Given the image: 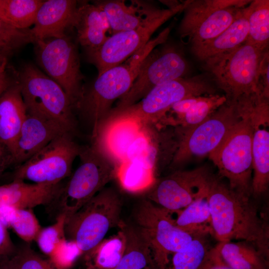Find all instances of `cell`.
I'll return each mask as SVG.
<instances>
[{
	"label": "cell",
	"instance_id": "cell-41",
	"mask_svg": "<svg viewBox=\"0 0 269 269\" xmlns=\"http://www.w3.org/2000/svg\"><path fill=\"white\" fill-rule=\"evenodd\" d=\"M16 249L17 247L10 238L7 226L0 219V257L11 256Z\"/></svg>",
	"mask_w": 269,
	"mask_h": 269
},
{
	"label": "cell",
	"instance_id": "cell-31",
	"mask_svg": "<svg viewBox=\"0 0 269 269\" xmlns=\"http://www.w3.org/2000/svg\"><path fill=\"white\" fill-rule=\"evenodd\" d=\"M115 178L122 189L132 194L146 192L157 179L153 169L138 160H128L119 164Z\"/></svg>",
	"mask_w": 269,
	"mask_h": 269
},
{
	"label": "cell",
	"instance_id": "cell-8",
	"mask_svg": "<svg viewBox=\"0 0 269 269\" xmlns=\"http://www.w3.org/2000/svg\"><path fill=\"white\" fill-rule=\"evenodd\" d=\"M133 216L134 225L148 243L158 269L164 268L171 254L184 249L198 237L179 229L172 212L147 199L138 203Z\"/></svg>",
	"mask_w": 269,
	"mask_h": 269
},
{
	"label": "cell",
	"instance_id": "cell-30",
	"mask_svg": "<svg viewBox=\"0 0 269 269\" xmlns=\"http://www.w3.org/2000/svg\"><path fill=\"white\" fill-rule=\"evenodd\" d=\"M207 194L182 209L173 212L176 215L175 217L173 216L174 222L177 227L195 236L212 235L211 213Z\"/></svg>",
	"mask_w": 269,
	"mask_h": 269
},
{
	"label": "cell",
	"instance_id": "cell-37",
	"mask_svg": "<svg viewBox=\"0 0 269 269\" xmlns=\"http://www.w3.org/2000/svg\"><path fill=\"white\" fill-rule=\"evenodd\" d=\"M33 43L29 29H18L0 19V55L9 57L29 43Z\"/></svg>",
	"mask_w": 269,
	"mask_h": 269
},
{
	"label": "cell",
	"instance_id": "cell-15",
	"mask_svg": "<svg viewBox=\"0 0 269 269\" xmlns=\"http://www.w3.org/2000/svg\"><path fill=\"white\" fill-rule=\"evenodd\" d=\"M215 91L205 76L183 77L154 87L139 101L120 110L155 123L176 103L191 97L213 95Z\"/></svg>",
	"mask_w": 269,
	"mask_h": 269
},
{
	"label": "cell",
	"instance_id": "cell-6",
	"mask_svg": "<svg viewBox=\"0 0 269 269\" xmlns=\"http://www.w3.org/2000/svg\"><path fill=\"white\" fill-rule=\"evenodd\" d=\"M80 164L51 204L70 216L116 178L118 165L91 144L81 146Z\"/></svg>",
	"mask_w": 269,
	"mask_h": 269
},
{
	"label": "cell",
	"instance_id": "cell-43",
	"mask_svg": "<svg viewBox=\"0 0 269 269\" xmlns=\"http://www.w3.org/2000/svg\"><path fill=\"white\" fill-rule=\"evenodd\" d=\"M10 163V154L6 147L0 142V176L6 166Z\"/></svg>",
	"mask_w": 269,
	"mask_h": 269
},
{
	"label": "cell",
	"instance_id": "cell-16",
	"mask_svg": "<svg viewBox=\"0 0 269 269\" xmlns=\"http://www.w3.org/2000/svg\"><path fill=\"white\" fill-rule=\"evenodd\" d=\"M146 124L125 111L112 110L91 135V145L118 165L128 160Z\"/></svg>",
	"mask_w": 269,
	"mask_h": 269
},
{
	"label": "cell",
	"instance_id": "cell-9",
	"mask_svg": "<svg viewBox=\"0 0 269 269\" xmlns=\"http://www.w3.org/2000/svg\"><path fill=\"white\" fill-rule=\"evenodd\" d=\"M241 119L237 101H226L206 120L190 129L175 128L177 146L171 165L209 155Z\"/></svg>",
	"mask_w": 269,
	"mask_h": 269
},
{
	"label": "cell",
	"instance_id": "cell-27",
	"mask_svg": "<svg viewBox=\"0 0 269 269\" xmlns=\"http://www.w3.org/2000/svg\"><path fill=\"white\" fill-rule=\"evenodd\" d=\"M101 9L107 16L112 34L137 28L143 24L150 15L144 17L134 1L128 5L123 0H97L93 2Z\"/></svg>",
	"mask_w": 269,
	"mask_h": 269
},
{
	"label": "cell",
	"instance_id": "cell-1",
	"mask_svg": "<svg viewBox=\"0 0 269 269\" xmlns=\"http://www.w3.org/2000/svg\"><path fill=\"white\" fill-rule=\"evenodd\" d=\"M207 196L213 234L219 242L233 240L252 244L269 260V227L267 219L245 196L213 176Z\"/></svg>",
	"mask_w": 269,
	"mask_h": 269
},
{
	"label": "cell",
	"instance_id": "cell-45",
	"mask_svg": "<svg viewBox=\"0 0 269 269\" xmlns=\"http://www.w3.org/2000/svg\"><path fill=\"white\" fill-rule=\"evenodd\" d=\"M0 269H11L9 264V257H0Z\"/></svg>",
	"mask_w": 269,
	"mask_h": 269
},
{
	"label": "cell",
	"instance_id": "cell-5",
	"mask_svg": "<svg viewBox=\"0 0 269 269\" xmlns=\"http://www.w3.org/2000/svg\"><path fill=\"white\" fill-rule=\"evenodd\" d=\"M268 50L246 41L231 51L204 61L227 101L236 102L243 96L258 93L261 64Z\"/></svg>",
	"mask_w": 269,
	"mask_h": 269
},
{
	"label": "cell",
	"instance_id": "cell-10",
	"mask_svg": "<svg viewBox=\"0 0 269 269\" xmlns=\"http://www.w3.org/2000/svg\"><path fill=\"white\" fill-rule=\"evenodd\" d=\"M250 0H188L178 33L191 46L211 39L225 30Z\"/></svg>",
	"mask_w": 269,
	"mask_h": 269
},
{
	"label": "cell",
	"instance_id": "cell-46",
	"mask_svg": "<svg viewBox=\"0 0 269 269\" xmlns=\"http://www.w3.org/2000/svg\"><path fill=\"white\" fill-rule=\"evenodd\" d=\"M162 2L168 6V8H173L179 6L182 2L177 0H162Z\"/></svg>",
	"mask_w": 269,
	"mask_h": 269
},
{
	"label": "cell",
	"instance_id": "cell-33",
	"mask_svg": "<svg viewBox=\"0 0 269 269\" xmlns=\"http://www.w3.org/2000/svg\"><path fill=\"white\" fill-rule=\"evenodd\" d=\"M41 0H0V19L18 29L33 25Z\"/></svg>",
	"mask_w": 269,
	"mask_h": 269
},
{
	"label": "cell",
	"instance_id": "cell-40",
	"mask_svg": "<svg viewBox=\"0 0 269 269\" xmlns=\"http://www.w3.org/2000/svg\"><path fill=\"white\" fill-rule=\"evenodd\" d=\"M258 93L269 99V53L267 51L263 59L259 76Z\"/></svg>",
	"mask_w": 269,
	"mask_h": 269
},
{
	"label": "cell",
	"instance_id": "cell-13",
	"mask_svg": "<svg viewBox=\"0 0 269 269\" xmlns=\"http://www.w3.org/2000/svg\"><path fill=\"white\" fill-rule=\"evenodd\" d=\"M34 43L38 64L46 75L63 89L75 109L84 90L75 43L67 34Z\"/></svg>",
	"mask_w": 269,
	"mask_h": 269
},
{
	"label": "cell",
	"instance_id": "cell-42",
	"mask_svg": "<svg viewBox=\"0 0 269 269\" xmlns=\"http://www.w3.org/2000/svg\"><path fill=\"white\" fill-rule=\"evenodd\" d=\"M8 58L0 55V81H17L18 72L9 65Z\"/></svg>",
	"mask_w": 269,
	"mask_h": 269
},
{
	"label": "cell",
	"instance_id": "cell-14",
	"mask_svg": "<svg viewBox=\"0 0 269 269\" xmlns=\"http://www.w3.org/2000/svg\"><path fill=\"white\" fill-rule=\"evenodd\" d=\"M188 70L186 60L176 48L170 45L155 47L144 58L129 91L112 110H123L135 104L154 87L183 78Z\"/></svg>",
	"mask_w": 269,
	"mask_h": 269
},
{
	"label": "cell",
	"instance_id": "cell-4",
	"mask_svg": "<svg viewBox=\"0 0 269 269\" xmlns=\"http://www.w3.org/2000/svg\"><path fill=\"white\" fill-rule=\"evenodd\" d=\"M122 207L119 193L114 188H104L66 218L67 239L76 245L82 255L100 243L109 230L119 226Z\"/></svg>",
	"mask_w": 269,
	"mask_h": 269
},
{
	"label": "cell",
	"instance_id": "cell-20",
	"mask_svg": "<svg viewBox=\"0 0 269 269\" xmlns=\"http://www.w3.org/2000/svg\"><path fill=\"white\" fill-rule=\"evenodd\" d=\"M78 3L74 0L43 1L29 29L33 43L66 35V30L73 27Z\"/></svg>",
	"mask_w": 269,
	"mask_h": 269
},
{
	"label": "cell",
	"instance_id": "cell-3",
	"mask_svg": "<svg viewBox=\"0 0 269 269\" xmlns=\"http://www.w3.org/2000/svg\"><path fill=\"white\" fill-rule=\"evenodd\" d=\"M241 119L209 155L230 188L248 197L252 195L254 125L245 97L237 101Z\"/></svg>",
	"mask_w": 269,
	"mask_h": 269
},
{
	"label": "cell",
	"instance_id": "cell-23",
	"mask_svg": "<svg viewBox=\"0 0 269 269\" xmlns=\"http://www.w3.org/2000/svg\"><path fill=\"white\" fill-rule=\"evenodd\" d=\"M246 7L241 10L233 22L219 35L211 39L191 46V51L196 58L204 62L231 51L246 41L249 27Z\"/></svg>",
	"mask_w": 269,
	"mask_h": 269
},
{
	"label": "cell",
	"instance_id": "cell-17",
	"mask_svg": "<svg viewBox=\"0 0 269 269\" xmlns=\"http://www.w3.org/2000/svg\"><path fill=\"white\" fill-rule=\"evenodd\" d=\"M212 177L204 167L175 171L156 179L146 192L147 199L168 211L180 210L207 194Z\"/></svg>",
	"mask_w": 269,
	"mask_h": 269
},
{
	"label": "cell",
	"instance_id": "cell-26",
	"mask_svg": "<svg viewBox=\"0 0 269 269\" xmlns=\"http://www.w3.org/2000/svg\"><path fill=\"white\" fill-rule=\"evenodd\" d=\"M104 239L90 251L82 255L85 269H114L121 261L126 248L123 231Z\"/></svg>",
	"mask_w": 269,
	"mask_h": 269
},
{
	"label": "cell",
	"instance_id": "cell-7",
	"mask_svg": "<svg viewBox=\"0 0 269 269\" xmlns=\"http://www.w3.org/2000/svg\"><path fill=\"white\" fill-rule=\"evenodd\" d=\"M17 72L26 112L52 120L71 134L76 124L74 108L61 86L31 63L22 65Z\"/></svg>",
	"mask_w": 269,
	"mask_h": 269
},
{
	"label": "cell",
	"instance_id": "cell-11",
	"mask_svg": "<svg viewBox=\"0 0 269 269\" xmlns=\"http://www.w3.org/2000/svg\"><path fill=\"white\" fill-rule=\"evenodd\" d=\"M188 2V0L182 1L173 8H160L137 28L113 34L99 47L86 51L88 59L96 67L98 76L122 63L144 46L156 30L182 11Z\"/></svg>",
	"mask_w": 269,
	"mask_h": 269
},
{
	"label": "cell",
	"instance_id": "cell-32",
	"mask_svg": "<svg viewBox=\"0 0 269 269\" xmlns=\"http://www.w3.org/2000/svg\"><path fill=\"white\" fill-rule=\"evenodd\" d=\"M248 35L246 42L266 49L269 43V0H254L246 7Z\"/></svg>",
	"mask_w": 269,
	"mask_h": 269
},
{
	"label": "cell",
	"instance_id": "cell-12",
	"mask_svg": "<svg viewBox=\"0 0 269 269\" xmlns=\"http://www.w3.org/2000/svg\"><path fill=\"white\" fill-rule=\"evenodd\" d=\"M81 149L70 133L63 134L18 165L13 180L45 185L60 184L71 175L73 163Z\"/></svg>",
	"mask_w": 269,
	"mask_h": 269
},
{
	"label": "cell",
	"instance_id": "cell-2",
	"mask_svg": "<svg viewBox=\"0 0 269 269\" xmlns=\"http://www.w3.org/2000/svg\"><path fill=\"white\" fill-rule=\"evenodd\" d=\"M170 31L169 27L165 28L122 63L98 76L88 90L84 88L75 109L90 125L91 135L109 115L114 102L129 91L144 58L166 41Z\"/></svg>",
	"mask_w": 269,
	"mask_h": 269
},
{
	"label": "cell",
	"instance_id": "cell-44",
	"mask_svg": "<svg viewBox=\"0 0 269 269\" xmlns=\"http://www.w3.org/2000/svg\"><path fill=\"white\" fill-rule=\"evenodd\" d=\"M17 82L18 81H0V96L8 87Z\"/></svg>",
	"mask_w": 269,
	"mask_h": 269
},
{
	"label": "cell",
	"instance_id": "cell-38",
	"mask_svg": "<svg viewBox=\"0 0 269 269\" xmlns=\"http://www.w3.org/2000/svg\"><path fill=\"white\" fill-rule=\"evenodd\" d=\"M9 264L11 269H55L48 259L38 255L28 243L17 247L9 257Z\"/></svg>",
	"mask_w": 269,
	"mask_h": 269
},
{
	"label": "cell",
	"instance_id": "cell-34",
	"mask_svg": "<svg viewBox=\"0 0 269 269\" xmlns=\"http://www.w3.org/2000/svg\"><path fill=\"white\" fill-rule=\"evenodd\" d=\"M0 219L25 243L35 241L42 227L32 208H0Z\"/></svg>",
	"mask_w": 269,
	"mask_h": 269
},
{
	"label": "cell",
	"instance_id": "cell-25",
	"mask_svg": "<svg viewBox=\"0 0 269 269\" xmlns=\"http://www.w3.org/2000/svg\"><path fill=\"white\" fill-rule=\"evenodd\" d=\"M118 227L125 234L126 244L124 255L114 269H158L148 243L134 225L122 220Z\"/></svg>",
	"mask_w": 269,
	"mask_h": 269
},
{
	"label": "cell",
	"instance_id": "cell-35",
	"mask_svg": "<svg viewBox=\"0 0 269 269\" xmlns=\"http://www.w3.org/2000/svg\"><path fill=\"white\" fill-rule=\"evenodd\" d=\"M206 236L195 238L186 248L171 254L162 269H198L212 248Z\"/></svg>",
	"mask_w": 269,
	"mask_h": 269
},
{
	"label": "cell",
	"instance_id": "cell-18",
	"mask_svg": "<svg viewBox=\"0 0 269 269\" xmlns=\"http://www.w3.org/2000/svg\"><path fill=\"white\" fill-rule=\"evenodd\" d=\"M250 113L254 125L252 194L259 197L267 192L269 184V106L256 104Z\"/></svg>",
	"mask_w": 269,
	"mask_h": 269
},
{
	"label": "cell",
	"instance_id": "cell-19",
	"mask_svg": "<svg viewBox=\"0 0 269 269\" xmlns=\"http://www.w3.org/2000/svg\"><path fill=\"white\" fill-rule=\"evenodd\" d=\"M65 133H70L59 124L26 112L11 156V163L18 165L22 163L52 140Z\"/></svg>",
	"mask_w": 269,
	"mask_h": 269
},
{
	"label": "cell",
	"instance_id": "cell-24",
	"mask_svg": "<svg viewBox=\"0 0 269 269\" xmlns=\"http://www.w3.org/2000/svg\"><path fill=\"white\" fill-rule=\"evenodd\" d=\"M73 27L76 30L78 42L86 51L99 47L109 37L104 27L101 10L94 3H78Z\"/></svg>",
	"mask_w": 269,
	"mask_h": 269
},
{
	"label": "cell",
	"instance_id": "cell-21",
	"mask_svg": "<svg viewBox=\"0 0 269 269\" xmlns=\"http://www.w3.org/2000/svg\"><path fill=\"white\" fill-rule=\"evenodd\" d=\"M61 183L54 185L27 183L13 180L0 185V208H33L39 205H50L58 196Z\"/></svg>",
	"mask_w": 269,
	"mask_h": 269
},
{
	"label": "cell",
	"instance_id": "cell-22",
	"mask_svg": "<svg viewBox=\"0 0 269 269\" xmlns=\"http://www.w3.org/2000/svg\"><path fill=\"white\" fill-rule=\"evenodd\" d=\"M26 116V109L17 82L0 96V142L10 156Z\"/></svg>",
	"mask_w": 269,
	"mask_h": 269
},
{
	"label": "cell",
	"instance_id": "cell-36",
	"mask_svg": "<svg viewBox=\"0 0 269 269\" xmlns=\"http://www.w3.org/2000/svg\"><path fill=\"white\" fill-rule=\"evenodd\" d=\"M227 101L224 95L199 96L190 109L176 121L172 127L186 130L201 124Z\"/></svg>",
	"mask_w": 269,
	"mask_h": 269
},
{
	"label": "cell",
	"instance_id": "cell-28",
	"mask_svg": "<svg viewBox=\"0 0 269 269\" xmlns=\"http://www.w3.org/2000/svg\"><path fill=\"white\" fill-rule=\"evenodd\" d=\"M216 247L232 269H269V261L249 242L225 241Z\"/></svg>",
	"mask_w": 269,
	"mask_h": 269
},
{
	"label": "cell",
	"instance_id": "cell-39",
	"mask_svg": "<svg viewBox=\"0 0 269 269\" xmlns=\"http://www.w3.org/2000/svg\"><path fill=\"white\" fill-rule=\"evenodd\" d=\"M198 269H232L224 261L215 246L208 252Z\"/></svg>",
	"mask_w": 269,
	"mask_h": 269
},
{
	"label": "cell",
	"instance_id": "cell-29",
	"mask_svg": "<svg viewBox=\"0 0 269 269\" xmlns=\"http://www.w3.org/2000/svg\"><path fill=\"white\" fill-rule=\"evenodd\" d=\"M66 216L64 214L56 216L55 222L49 226L42 228L35 241L53 266L66 257L73 245L66 237Z\"/></svg>",
	"mask_w": 269,
	"mask_h": 269
}]
</instances>
